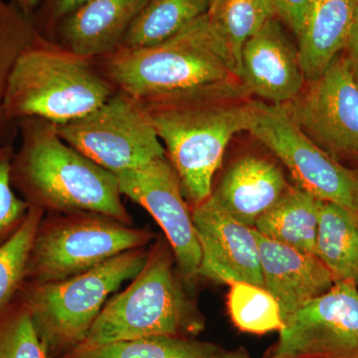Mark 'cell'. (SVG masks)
<instances>
[{
	"label": "cell",
	"instance_id": "obj_26",
	"mask_svg": "<svg viewBox=\"0 0 358 358\" xmlns=\"http://www.w3.org/2000/svg\"><path fill=\"white\" fill-rule=\"evenodd\" d=\"M228 310L235 326L246 333L263 334L284 327L279 303L267 289L250 282L230 284Z\"/></svg>",
	"mask_w": 358,
	"mask_h": 358
},
{
	"label": "cell",
	"instance_id": "obj_2",
	"mask_svg": "<svg viewBox=\"0 0 358 358\" xmlns=\"http://www.w3.org/2000/svg\"><path fill=\"white\" fill-rule=\"evenodd\" d=\"M16 127L20 143L14 150L11 183L29 206L45 213L96 212L133 225L115 174L65 143L57 124L26 117Z\"/></svg>",
	"mask_w": 358,
	"mask_h": 358
},
{
	"label": "cell",
	"instance_id": "obj_23",
	"mask_svg": "<svg viewBox=\"0 0 358 358\" xmlns=\"http://www.w3.org/2000/svg\"><path fill=\"white\" fill-rule=\"evenodd\" d=\"M36 34L31 16L10 0H0V143L11 141L7 134L13 122L4 114L9 78L21 52Z\"/></svg>",
	"mask_w": 358,
	"mask_h": 358
},
{
	"label": "cell",
	"instance_id": "obj_33",
	"mask_svg": "<svg viewBox=\"0 0 358 358\" xmlns=\"http://www.w3.org/2000/svg\"><path fill=\"white\" fill-rule=\"evenodd\" d=\"M223 358H249L245 357V355H240V353H233V352H225Z\"/></svg>",
	"mask_w": 358,
	"mask_h": 358
},
{
	"label": "cell",
	"instance_id": "obj_29",
	"mask_svg": "<svg viewBox=\"0 0 358 358\" xmlns=\"http://www.w3.org/2000/svg\"><path fill=\"white\" fill-rule=\"evenodd\" d=\"M87 0H40L31 14L33 24L45 38L54 40L59 23Z\"/></svg>",
	"mask_w": 358,
	"mask_h": 358
},
{
	"label": "cell",
	"instance_id": "obj_9",
	"mask_svg": "<svg viewBox=\"0 0 358 358\" xmlns=\"http://www.w3.org/2000/svg\"><path fill=\"white\" fill-rule=\"evenodd\" d=\"M249 133L289 169L299 187L324 201L358 211V173L308 136L284 105L252 101Z\"/></svg>",
	"mask_w": 358,
	"mask_h": 358
},
{
	"label": "cell",
	"instance_id": "obj_14",
	"mask_svg": "<svg viewBox=\"0 0 358 358\" xmlns=\"http://www.w3.org/2000/svg\"><path fill=\"white\" fill-rule=\"evenodd\" d=\"M240 75L249 95L274 105H286L305 88L298 48L279 18L268 20L245 43Z\"/></svg>",
	"mask_w": 358,
	"mask_h": 358
},
{
	"label": "cell",
	"instance_id": "obj_20",
	"mask_svg": "<svg viewBox=\"0 0 358 358\" xmlns=\"http://www.w3.org/2000/svg\"><path fill=\"white\" fill-rule=\"evenodd\" d=\"M317 256L336 281H350L358 288V211L322 201Z\"/></svg>",
	"mask_w": 358,
	"mask_h": 358
},
{
	"label": "cell",
	"instance_id": "obj_22",
	"mask_svg": "<svg viewBox=\"0 0 358 358\" xmlns=\"http://www.w3.org/2000/svg\"><path fill=\"white\" fill-rule=\"evenodd\" d=\"M209 8V0H148L121 47L143 48L162 43L208 14Z\"/></svg>",
	"mask_w": 358,
	"mask_h": 358
},
{
	"label": "cell",
	"instance_id": "obj_27",
	"mask_svg": "<svg viewBox=\"0 0 358 358\" xmlns=\"http://www.w3.org/2000/svg\"><path fill=\"white\" fill-rule=\"evenodd\" d=\"M44 214L42 209L30 206L20 229L0 246V308L18 294L25 282L33 238Z\"/></svg>",
	"mask_w": 358,
	"mask_h": 358
},
{
	"label": "cell",
	"instance_id": "obj_8",
	"mask_svg": "<svg viewBox=\"0 0 358 358\" xmlns=\"http://www.w3.org/2000/svg\"><path fill=\"white\" fill-rule=\"evenodd\" d=\"M57 129L65 143L114 174L166 155L140 101L120 91L93 112L57 124Z\"/></svg>",
	"mask_w": 358,
	"mask_h": 358
},
{
	"label": "cell",
	"instance_id": "obj_19",
	"mask_svg": "<svg viewBox=\"0 0 358 358\" xmlns=\"http://www.w3.org/2000/svg\"><path fill=\"white\" fill-rule=\"evenodd\" d=\"M322 201L301 187H289L257 220L254 229L277 243L317 255Z\"/></svg>",
	"mask_w": 358,
	"mask_h": 358
},
{
	"label": "cell",
	"instance_id": "obj_12",
	"mask_svg": "<svg viewBox=\"0 0 358 358\" xmlns=\"http://www.w3.org/2000/svg\"><path fill=\"white\" fill-rule=\"evenodd\" d=\"M284 106L300 128L329 155L358 154V83L345 56L338 55Z\"/></svg>",
	"mask_w": 358,
	"mask_h": 358
},
{
	"label": "cell",
	"instance_id": "obj_6",
	"mask_svg": "<svg viewBox=\"0 0 358 358\" xmlns=\"http://www.w3.org/2000/svg\"><path fill=\"white\" fill-rule=\"evenodd\" d=\"M148 256L145 247L129 250L67 279L23 282L18 293L52 357H61L83 343L107 301L141 272Z\"/></svg>",
	"mask_w": 358,
	"mask_h": 358
},
{
	"label": "cell",
	"instance_id": "obj_7",
	"mask_svg": "<svg viewBox=\"0 0 358 358\" xmlns=\"http://www.w3.org/2000/svg\"><path fill=\"white\" fill-rule=\"evenodd\" d=\"M155 237L148 228L96 212L45 213L33 238L25 281L67 279L129 250L147 247Z\"/></svg>",
	"mask_w": 358,
	"mask_h": 358
},
{
	"label": "cell",
	"instance_id": "obj_15",
	"mask_svg": "<svg viewBox=\"0 0 358 358\" xmlns=\"http://www.w3.org/2000/svg\"><path fill=\"white\" fill-rule=\"evenodd\" d=\"M255 231L264 288L279 303L285 324L308 301L326 294L336 281L317 255L277 243Z\"/></svg>",
	"mask_w": 358,
	"mask_h": 358
},
{
	"label": "cell",
	"instance_id": "obj_4",
	"mask_svg": "<svg viewBox=\"0 0 358 358\" xmlns=\"http://www.w3.org/2000/svg\"><path fill=\"white\" fill-rule=\"evenodd\" d=\"M115 92L96 59L79 55L37 32L14 65L4 114L13 124L39 117L63 124L93 112Z\"/></svg>",
	"mask_w": 358,
	"mask_h": 358
},
{
	"label": "cell",
	"instance_id": "obj_13",
	"mask_svg": "<svg viewBox=\"0 0 358 358\" xmlns=\"http://www.w3.org/2000/svg\"><path fill=\"white\" fill-rule=\"evenodd\" d=\"M192 212L201 248L199 278L228 285L250 282L264 288L255 229L221 210L210 197L192 207Z\"/></svg>",
	"mask_w": 358,
	"mask_h": 358
},
{
	"label": "cell",
	"instance_id": "obj_18",
	"mask_svg": "<svg viewBox=\"0 0 358 358\" xmlns=\"http://www.w3.org/2000/svg\"><path fill=\"white\" fill-rule=\"evenodd\" d=\"M358 8V0H317L299 37V60L306 81L320 77L345 51Z\"/></svg>",
	"mask_w": 358,
	"mask_h": 358
},
{
	"label": "cell",
	"instance_id": "obj_34",
	"mask_svg": "<svg viewBox=\"0 0 358 358\" xmlns=\"http://www.w3.org/2000/svg\"><path fill=\"white\" fill-rule=\"evenodd\" d=\"M209 2H210V8H209V14H210L215 10V8L217 7L220 0H209Z\"/></svg>",
	"mask_w": 358,
	"mask_h": 358
},
{
	"label": "cell",
	"instance_id": "obj_10",
	"mask_svg": "<svg viewBox=\"0 0 358 358\" xmlns=\"http://www.w3.org/2000/svg\"><path fill=\"white\" fill-rule=\"evenodd\" d=\"M115 176L122 194L145 208L164 231L176 270L190 288L199 279L201 248L192 208L169 160L164 155Z\"/></svg>",
	"mask_w": 358,
	"mask_h": 358
},
{
	"label": "cell",
	"instance_id": "obj_25",
	"mask_svg": "<svg viewBox=\"0 0 358 358\" xmlns=\"http://www.w3.org/2000/svg\"><path fill=\"white\" fill-rule=\"evenodd\" d=\"M0 358H53L20 293L0 308Z\"/></svg>",
	"mask_w": 358,
	"mask_h": 358
},
{
	"label": "cell",
	"instance_id": "obj_32",
	"mask_svg": "<svg viewBox=\"0 0 358 358\" xmlns=\"http://www.w3.org/2000/svg\"><path fill=\"white\" fill-rule=\"evenodd\" d=\"M16 6L27 15L31 16L36 7L38 6L40 0H10Z\"/></svg>",
	"mask_w": 358,
	"mask_h": 358
},
{
	"label": "cell",
	"instance_id": "obj_31",
	"mask_svg": "<svg viewBox=\"0 0 358 358\" xmlns=\"http://www.w3.org/2000/svg\"><path fill=\"white\" fill-rule=\"evenodd\" d=\"M345 58L358 83V8L350 39L345 49Z\"/></svg>",
	"mask_w": 358,
	"mask_h": 358
},
{
	"label": "cell",
	"instance_id": "obj_1",
	"mask_svg": "<svg viewBox=\"0 0 358 358\" xmlns=\"http://www.w3.org/2000/svg\"><path fill=\"white\" fill-rule=\"evenodd\" d=\"M96 63L117 91L136 100L200 91L249 95L236 59L209 13L162 43L120 47Z\"/></svg>",
	"mask_w": 358,
	"mask_h": 358
},
{
	"label": "cell",
	"instance_id": "obj_11",
	"mask_svg": "<svg viewBox=\"0 0 358 358\" xmlns=\"http://www.w3.org/2000/svg\"><path fill=\"white\" fill-rule=\"evenodd\" d=\"M272 358H358V288L336 281L284 324Z\"/></svg>",
	"mask_w": 358,
	"mask_h": 358
},
{
	"label": "cell",
	"instance_id": "obj_24",
	"mask_svg": "<svg viewBox=\"0 0 358 358\" xmlns=\"http://www.w3.org/2000/svg\"><path fill=\"white\" fill-rule=\"evenodd\" d=\"M209 15L227 42L239 69L245 43L268 20L278 17L273 0H220Z\"/></svg>",
	"mask_w": 358,
	"mask_h": 358
},
{
	"label": "cell",
	"instance_id": "obj_35",
	"mask_svg": "<svg viewBox=\"0 0 358 358\" xmlns=\"http://www.w3.org/2000/svg\"><path fill=\"white\" fill-rule=\"evenodd\" d=\"M310 1H312V4L315 3V2H317V0H310Z\"/></svg>",
	"mask_w": 358,
	"mask_h": 358
},
{
	"label": "cell",
	"instance_id": "obj_5",
	"mask_svg": "<svg viewBox=\"0 0 358 358\" xmlns=\"http://www.w3.org/2000/svg\"><path fill=\"white\" fill-rule=\"evenodd\" d=\"M166 241L157 239L152 245L141 272L126 289L110 296L78 346L152 336L188 338L203 329V317L186 293Z\"/></svg>",
	"mask_w": 358,
	"mask_h": 358
},
{
	"label": "cell",
	"instance_id": "obj_16",
	"mask_svg": "<svg viewBox=\"0 0 358 358\" xmlns=\"http://www.w3.org/2000/svg\"><path fill=\"white\" fill-rule=\"evenodd\" d=\"M148 0H87L59 23L54 40L86 57L98 59L121 47Z\"/></svg>",
	"mask_w": 358,
	"mask_h": 358
},
{
	"label": "cell",
	"instance_id": "obj_21",
	"mask_svg": "<svg viewBox=\"0 0 358 358\" xmlns=\"http://www.w3.org/2000/svg\"><path fill=\"white\" fill-rule=\"evenodd\" d=\"M214 343L187 336H152L77 346L59 358H223Z\"/></svg>",
	"mask_w": 358,
	"mask_h": 358
},
{
	"label": "cell",
	"instance_id": "obj_17",
	"mask_svg": "<svg viewBox=\"0 0 358 358\" xmlns=\"http://www.w3.org/2000/svg\"><path fill=\"white\" fill-rule=\"evenodd\" d=\"M289 189L284 173L274 162L246 155L227 169L210 199L238 222L254 228L257 220Z\"/></svg>",
	"mask_w": 358,
	"mask_h": 358
},
{
	"label": "cell",
	"instance_id": "obj_3",
	"mask_svg": "<svg viewBox=\"0 0 358 358\" xmlns=\"http://www.w3.org/2000/svg\"><path fill=\"white\" fill-rule=\"evenodd\" d=\"M140 102L178 173L190 208L201 204L210 197L214 176L230 141L249 131L252 101L200 91Z\"/></svg>",
	"mask_w": 358,
	"mask_h": 358
},
{
	"label": "cell",
	"instance_id": "obj_28",
	"mask_svg": "<svg viewBox=\"0 0 358 358\" xmlns=\"http://www.w3.org/2000/svg\"><path fill=\"white\" fill-rule=\"evenodd\" d=\"M14 150L13 141L0 143V246L20 229L30 208L11 183Z\"/></svg>",
	"mask_w": 358,
	"mask_h": 358
},
{
	"label": "cell",
	"instance_id": "obj_30",
	"mask_svg": "<svg viewBox=\"0 0 358 358\" xmlns=\"http://www.w3.org/2000/svg\"><path fill=\"white\" fill-rule=\"evenodd\" d=\"M277 16L282 24L288 26L289 30L300 37L307 24L308 16L312 10L310 0H273Z\"/></svg>",
	"mask_w": 358,
	"mask_h": 358
}]
</instances>
